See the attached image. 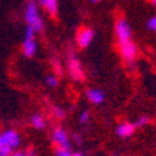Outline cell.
<instances>
[{
    "instance_id": "cell-9",
    "label": "cell",
    "mask_w": 156,
    "mask_h": 156,
    "mask_svg": "<svg viewBox=\"0 0 156 156\" xmlns=\"http://www.w3.org/2000/svg\"><path fill=\"white\" fill-rule=\"evenodd\" d=\"M135 132H136V128H135L133 122L125 120V122H120L118 126H116V135H118L119 137H122V139H128V137H130Z\"/></svg>"
},
{
    "instance_id": "cell-19",
    "label": "cell",
    "mask_w": 156,
    "mask_h": 156,
    "mask_svg": "<svg viewBox=\"0 0 156 156\" xmlns=\"http://www.w3.org/2000/svg\"><path fill=\"white\" fill-rule=\"evenodd\" d=\"M90 120V112L89 110H83L80 115H79V122L82 125H86V123H89Z\"/></svg>"
},
{
    "instance_id": "cell-24",
    "label": "cell",
    "mask_w": 156,
    "mask_h": 156,
    "mask_svg": "<svg viewBox=\"0 0 156 156\" xmlns=\"http://www.w3.org/2000/svg\"><path fill=\"white\" fill-rule=\"evenodd\" d=\"M89 2H92V3H99L100 0H89Z\"/></svg>"
},
{
    "instance_id": "cell-11",
    "label": "cell",
    "mask_w": 156,
    "mask_h": 156,
    "mask_svg": "<svg viewBox=\"0 0 156 156\" xmlns=\"http://www.w3.org/2000/svg\"><path fill=\"white\" fill-rule=\"evenodd\" d=\"M37 5L52 17H56L59 13V0H37Z\"/></svg>"
},
{
    "instance_id": "cell-4",
    "label": "cell",
    "mask_w": 156,
    "mask_h": 156,
    "mask_svg": "<svg viewBox=\"0 0 156 156\" xmlns=\"http://www.w3.org/2000/svg\"><path fill=\"white\" fill-rule=\"evenodd\" d=\"M0 143L2 146L9 147L10 151L14 152L22 145V136L16 129H5L3 132H0Z\"/></svg>"
},
{
    "instance_id": "cell-22",
    "label": "cell",
    "mask_w": 156,
    "mask_h": 156,
    "mask_svg": "<svg viewBox=\"0 0 156 156\" xmlns=\"http://www.w3.org/2000/svg\"><path fill=\"white\" fill-rule=\"evenodd\" d=\"M70 139L73 140V143H76V145H80L82 143V136L79 135V133H73L70 136Z\"/></svg>"
},
{
    "instance_id": "cell-12",
    "label": "cell",
    "mask_w": 156,
    "mask_h": 156,
    "mask_svg": "<svg viewBox=\"0 0 156 156\" xmlns=\"http://www.w3.org/2000/svg\"><path fill=\"white\" fill-rule=\"evenodd\" d=\"M30 125L36 130H43V129L46 128L48 122H46V119H44V116L42 113H33L30 116Z\"/></svg>"
},
{
    "instance_id": "cell-14",
    "label": "cell",
    "mask_w": 156,
    "mask_h": 156,
    "mask_svg": "<svg viewBox=\"0 0 156 156\" xmlns=\"http://www.w3.org/2000/svg\"><path fill=\"white\" fill-rule=\"evenodd\" d=\"M44 83H46L49 87L55 89V87L59 86V77H57L56 75H48L46 76V79H44Z\"/></svg>"
},
{
    "instance_id": "cell-13",
    "label": "cell",
    "mask_w": 156,
    "mask_h": 156,
    "mask_svg": "<svg viewBox=\"0 0 156 156\" xmlns=\"http://www.w3.org/2000/svg\"><path fill=\"white\" fill-rule=\"evenodd\" d=\"M151 123V118L147 116V115H140L139 118L133 122V125H135V128H145V126H147Z\"/></svg>"
},
{
    "instance_id": "cell-15",
    "label": "cell",
    "mask_w": 156,
    "mask_h": 156,
    "mask_svg": "<svg viewBox=\"0 0 156 156\" xmlns=\"http://www.w3.org/2000/svg\"><path fill=\"white\" fill-rule=\"evenodd\" d=\"M53 112V116L56 119H60V120H63V119L66 118V112H65V109L60 108V106H55V108L52 109Z\"/></svg>"
},
{
    "instance_id": "cell-17",
    "label": "cell",
    "mask_w": 156,
    "mask_h": 156,
    "mask_svg": "<svg viewBox=\"0 0 156 156\" xmlns=\"http://www.w3.org/2000/svg\"><path fill=\"white\" fill-rule=\"evenodd\" d=\"M146 29H147V30H151V32H155V33H156V14L151 16V17L146 20Z\"/></svg>"
},
{
    "instance_id": "cell-8",
    "label": "cell",
    "mask_w": 156,
    "mask_h": 156,
    "mask_svg": "<svg viewBox=\"0 0 156 156\" xmlns=\"http://www.w3.org/2000/svg\"><path fill=\"white\" fill-rule=\"evenodd\" d=\"M52 142L57 147H70V140H69V133L66 129L62 126H56L52 132Z\"/></svg>"
},
{
    "instance_id": "cell-18",
    "label": "cell",
    "mask_w": 156,
    "mask_h": 156,
    "mask_svg": "<svg viewBox=\"0 0 156 156\" xmlns=\"http://www.w3.org/2000/svg\"><path fill=\"white\" fill-rule=\"evenodd\" d=\"M55 156H72V149L70 147H57Z\"/></svg>"
},
{
    "instance_id": "cell-1",
    "label": "cell",
    "mask_w": 156,
    "mask_h": 156,
    "mask_svg": "<svg viewBox=\"0 0 156 156\" xmlns=\"http://www.w3.org/2000/svg\"><path fill=\"white\" fill-rule=\"evenodd\" d=\"M23 17H24V22H26V26L32 29L34 33H39V32L43 30L44 22H43V17L40 14V10H39L37 0H27L26 2Z\"/></svg>"
},
{
    "instance_id": "cell-10",
    "label": "cell",
    "mask_w": 156,
    "mask_h": 156,
    "mask_svg": "<svg viewBox=\"0 0 156 156\" xmlns=\"http://www.w3.org/2000/svg\"><path fill=\"white\" fill-rule=\"evenodd\" d=\"M86 99L89 100L90 103L93 105H102L105 102V92L102 89H98V87H89L86 90Z\"/></svg>"
},
{
    "instance_id": "cell-2",
    "label": "cell",
    "mask_w": 156,
    "mask_h": 156,
    "mask_svg": "<svg viewBox=\"0 0 156 156\" xmlns=\"http://www.w3.org/2000/svg\"><path fill=\"white\" fill-rule=\"evenodd\" d=\"M67 72L70 77L75 82H82L85 80V72H83V65H82L80 59L77 57L73 50L69 52L67 55Z\"/></svg>"
},
{
    "instance_id": "cell-3",
    "label": "cell",
    "mask_w": 156,
    "mask_h": 156,
    "mask_svg": "<svg viewBox=\"0 0 156 156\" xmlns=\"http://www.w3.org/2000/svg\"><path fill=\"white\" fill-rule=\"evenodd\" d=\"M37 40H36V33L30 27L26 26L24 29V37L23 42H22V52L26 57H33L36 53H37Z\"/></svg>"
},
{
    "instance_id": "cell-20",
    "label": "cell",
    "mask_w": 156,
    "mask_h": 156,
    "mask_svg": "<svg viewBox=\"0 0 156 156\" xmlns=\"http://www.w3.org/2000/svg\"><path fill=\"white\" fill-rule=\"evenodd\" d=\"M52 65H53V67H55L56 73H57L59 76H60V75H62V72H63V70H62V65H60V62L57 60V57H53V59H52Z\"/></svg>"
},
{
    "instance_id": "cell-5",
    "label": "cell",
    "mask_w": 156,
    "mask_h": 156,
    "mask_svg": "<svg viewBox=\"0 0 156 156\" xmlns=\"http://www.w3.org/2000/svg\"><path fill=\"white\" fill-rule=\"evenodd\" d=\"M115 34H116L118 44L128 42V40H132V27H130L128 19L119 17L116 20V23H115Z\"/></svg>"
},
{
    "instance_id": "cell-16",
    "label": "cell",
    "mask_w": 156,
    "mask_h": 156,
    "mask_svg": "<svg viewBox=\"0 0 156 156\" xmlns=\"http://www.w3.org/2000/svg\"><path fill=\"white\" fill-rule=\"evenodd\" d=\"M10 156H37L33 149H24V151H14Z\"/></svg>"
},
{
    "instance_id": "cell-7",
    "label": "cell",
    "mask_w": 156,
    "mask_h": 156,
    "mask_svg": "<svg viewBox=\"0 0 156 156\" xmlns=\"http://www.w3.org/2000/svg\"><path fill=\"white\" fill-rule=\"evenodd\" d=\"M95 39V30L90 27H80L76 32V43L80 49H87L90 46V43Z\"/></svg>"
},
{
    "instance_id": "cell-21",
    "label": "cell",
    "mask_w": 156,
    "mask_h": 156,
    "mask_svg": "<svg viewBox=\"0 0 156 156\" xmlns=\"http://www.w3.org/2000/svg\"><path fill=\"white\" fill-rule=\"evenodd\" d=\"M12 153H13V151H10L6 146H2V143H0V156H10Z\"/></svg>"
},
{
    "instance_id": "cell-6",
    "label": "cell",
    "mask_w": 156,
    "mask_h": 156,
    "mask_svg": "<svg viewBox=\"0 0 156 156\" xmlns=\"http://www.w3.org/2000/svg\"><path fill=\"white\" fill-rule=\"evenodd\" d=\"M118 48L123 57V60L126 62L128 65H133L137 57V46L135 44V42L133 40H128V42L118 44Z\"/></svg>"
},
{
    "instance_id": "cell-23",
    "label": "cell",
    "mask_w": 156,
    "mask_h": 156,
    "mask_svg": "<svg viewBox=\"0 0 156 156\" xmlns=\"http://www.w3.org/2000/svg\"><path fill=\"white\" fill-rule=\"evenodd\" d=\"M72 156H86L83 152H72Z\"/></svg>"
},
{
    "instance_id": "cell-25",
    "label": "cell",
    "mask_w": 156,
    "mask_h": 156,
    "mask_svg": "<svg viewBox=\"0 0 156 156\" xmlns=\"http://www.w3.org/2000/svg\"><path fill=\"white\" fill-rule=\"evenodd\" d=\"M151 2H152V5H153V6L156 7V0H151Z\"/></svg>"
}]
</instances>
